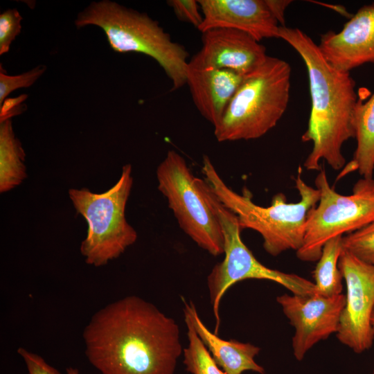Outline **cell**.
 Listing matches in <instances>:
<instances>
[{"label":"cell","instance_id":"obj_1","mask_svg":"<svg viewBox=\"0 0 374 374\" xmlns=\"http://www.w3.org/2000/svg\"><path fill=\"white\" fill-rule=\"evenodd\" d=\"M82 337L85 355L101 374H175L184 350L176 321L134 295L97 311Z\"/></svg>","mask_w":374,"mask_h":374},{"label":"cell","instance_id":"obj_2","mask_svg":"<svg viewBox=\"0 0 374 374\" xmlns=\"http://www.w3.org/2000/svg\"><path fill=\"white\" fill-rule=\"evenodd\" d=\"M278 34L301 57L308 74L312 105L301 139L312 142L313 146L304 167L319 171L324 159L334 170H341L346 165L341 148L355 135L353 116L358 100L355 80L349 72L330 64L318 44L301 30L280 26Z\"/></svg>","mask_w":374,"mask_h":374},{"label":"cell","instance_id":"obj_3","mask_svg":"<svg viewBox=\"0 0 374 374\" xmlns=\"http://www.w3.org/2000/svg\"><path fill=\"white\" fill-rule=\"evenodd\" d=\"M202 171L218 200L237 216L241 230L250 229L260 234L267 253L276 256L287 250L300 249L308 214L319 200V190L303 180L301 166L295 179L300 200L288 203L285 195L278 193L267 207L256 204L248 189L244 188L241 195L229 187L208 156L203 157Z\"/></svg>","mask_w":374,"mask_h":374},{"label":"cell","instance_id":"obj_4","mask_svg":"<svg viewBox=\"0 0 374 374\" xmlns=\"http://www.w3.org/2000/svg\"><path fill=\"white\" fill-rule=\"evenodd\" d=\"M75 25L79 28L89 25L100 27L116 52H135L153 58L172 81V89L186 84L188 51L147 14L102 0L91 2L80 12Z\"/></svg>","mask_w":374,"mask_h":374},{"label":"cell","instance_id":"obj_5","mask_svg":"<svg viewBox=\"0 0 374 374\" xmlns=\"http://www.w3.org/2000/svg\"><path fill=\"white\" fill-rule=\"evenodd\" d=\"M290 65L267 56L244 75L220 121L214 127L219 142L258 139L274 127L287 109Z\"/></svg>","mask_w":374,"mask_h":374},{"label":"cell","instance_id":"obj_6","mask_svg":"<svg viewBox=\"0 0 374 374\" xmlns=\"http://www.w3.org/2000/svg\"><path fill=\"white\" fill-rule=\"evenodd\" d=\"M132 184V166L126 164L118 181L105 192L96 193L85 188L69 190L77 213L88 224L80 248L88 265H105L136 241L137 233L125 218Z\"/></svg>","mask_w":374,"mask_h":374},{"label":"cell","instance_id":"obj_7","mask_svg":"<svg viewBox=\"0 0 374 374\" xmlns=\"http://www.w3.org/2000/svg\"><path fill=\"white\" fill-rule=\"evenodd\" d=\"M156 174L158 189L182 231L211 255L223 254L222 226L208 197L206 181L195 177L184 158L172 150L159 163Z\"/></svg>","mask_w":374,"mask_h":374},{"label":"cell","instance_id":"obj_8","mask_svg":"<svg viewBox=\"0 0 374 374\" xmlns=\"http://www.w3.org/2000/svg\"><path fill=\"white\" fill-rule=\"evenodd\" d=\"M206 190L220 222L224 238V258L213 267L207 276L209 298L215 319V334L220 326L221 300L226 291L238 282L246 279L267 280L278 283L294 294H316L314 282L262 264L242 240V230L237 216L222 204L208 184Z\"/></svg>","mask_w":374,"mask_h":374},{"label":"cell","instance_id":"obj_9","mask_svg":"<svg viewBox=\"0 0 374 374\" xmlns=\"http://www.w3.org/2000/svg\"><path fill=\"white\" fill-rule=\"evenodd\" d=\"M314 183L319 200L308 214L303 242L296 251L297 258L305 262L317 261L328 240L353 233L374 220V179L358 180L353 193L344 195L330 186L321 168Z\"/></svg>","mask_w":374,"mask_h":374},{"label":"cell","instance_id":"obj_10","mask_svg":"<svg viewBox=\"0 0 374 374\" xmlns=\"http://www.w3.org/2000/svg\"><path fill=\"white\" fill-rule=\"evenodd\" d=\"M338 266L346 287L337 337L353 352L370 349L374 339L371 319L374 308V264H368L342 250Z\"/></svg>","mask_w":374,"mask_h":374},{"label":"cell","instance_id":"obj_11","mask_svg":"<svg viewBox=\"0 0 374 374\" xmlns=\"http://www.w3.org/2000/svg\"><path fill=\"white\" fill-rule=\"evenodd\" d=\"M276 301L295 329L292 340L293 355L301 361L315 344L337 333L346 296L284 294L277 296Z\"/></svg>","mask_w":374,"mask_h":374},{"label":"cell","instance_id":"obj_12","mask_svg":"<svg viewBox=\"0 0 374 374\" xmlns=\"http://www.w3.org/2000/svg\"><path fill=\"white\" fill-rule=\"evenodd\" d=\"M318 46L326 61L343 72L374 64V3L359 8L339 32L321 35Z\"/></svg>","mask_w":374,"mask_h":374},{"label":"cell","instance_id":"obj_13","mask_svg":"<svg viewBox=\"0 0 374 374\" xmlns=\"http://www.w3.org/2000/svg\"><path fill=\"white\" fill-rule=\"evenodd\" d=\"M202 46L190 60L204 67L227 69L244 75L261 65L266 48L250 35L231 28L202 33Z\"/></svg>","mask_w":374,"mask_h":374},{"label":"cell","instance_id":"obj_14","mask_svg":"<svg viewBox=\"0 0 374 374\" xmlns=\"http://www.w3.org/2000/svg\"><path fill=\"white\" fill-rule=\"evenodd\" d=\"M203 21L202 33L215 28L243 31L260 42L279 38L280 25L265 0H199Z\"/></svg>","mask_w":374,"mask_h":374},{"label":"cell","instance_id":"obj_15","mask_svg":"<svg viewBox=\"0 0 374 374\" xmlns=\"http://www.w3.org/2000/svg\"><path fill=\"white\" fill-rule=\"evenodd\" d=\"M244 75L188 61L186 84L200 114L215 127L221 121Z\"/></svg>","mask_w":374,"mask_h":374},{"label":"cell","instance_id":"obj_16","mask_svg":"<svg viewBox=\"0 0 374 374\" xmlns=\"http://www.w3.org/2000/svg\"><path fill=\"white\" fill-rule=\"evenodd\" d=\"M184 312L188 315L198 336L226 374H242L248 371L265 373V368L255 361L260 350L258 346L234 339H221L206 326L192 301L184 300Z\"/></svg>","mask_w":374,"mask_h":374},{"label":"cell","instance_id":"obj_17","mask_svg":"<svg viewBox=\"0 0 374 374\" xmlns=\"http://www.w3.org/2000/svg\"><path fill=\"white\" fill-rule=\"evenodd\" d=\"M357 148L353 158L341 169L337 180L357 170L364 179H373L374 170V93L364 103L357 101L353 116Z\"/></svg>","mask_w":374,"mask_h":374},{"label":"cell","instance_id":"obj_18","mask_svg":"<svg viewBox=\"0 0 374 374\" xmlns=\"http://www.w3.org/2000/svg\"><path fill=\"white\" fill-rule=\"evenodd\" d=\"M26 154L11 119L0 123V192L10 191L26 178Z\"/></svg>","mask_w":374,"mask_h":374},{"label":"cell","instance_id":"obj_19","mask_svg":"<svg viewBox=\"0 0 374 374\" xmlns=\"http://www.w3.org/2000/svg\"><path fill=\"white\" fill-rule=\"evenodd\" d=\"M342 237L328 240L313 271L316 294L330 297L342 294L343 276L338 266L342 251Z\"/></svg>","mask_w":374,"mask_h":374},{"label":"cell","instance_id":"obj_20","mask_svg":"<svg viewBox=\"0 0 374 374\" xmlns=\"http://www.w3.org/2000/svg\"><path fill=\"white\" fill-rule=\"evenodd\" d=\"M188 345L184 348V364L190 374H226L217 364L211 353L195 331L192 321L184 313Z\"/></svg>","mask_w":374,"mask_h":374},{"label":"cell","instance_id":"obj_21","mask_svg":"<svg viewBox=\"0 0 374 374\" xmlns=\"http://www.w3.org/2000/svg\"><path fill=\"white\" fill-rule=\"evenodd\" d=\"M342 250L368 264H374V220L342 237Z\"/></svg>","mask_w":374,"mask_h":374},{"label":"cell","instance_id":"obj_22","mask_svg":"<svg viewBox=\"0 0 374 374\" xmlns=\"http://www.w3.org/2000/svg\"><path fill=\"white\" fill-rule=\"evenodd\" d=\"M46 66L39 65L33 69L17 75H10L5 73L0 65V106L7 96L14 90L29 87L45 72Z\"/></svg>","mask_w":374,"mask_h":374},{"label":"cell","instance_id":"obj_23","mask_svg":"<svg viewBox=\"0 0 374 374\" xmlns=\"http://www.w3.org/2000/svg\"><path fill=\"white\" fill-rule=\"evenodd\" d=\"M22 17L15 8L7 9L0 15V55L8 53L12 41L20 33Z\"/></svg>","mask_w":374,"mask_h":374},{"label":"cell","instance_id":"obj_24","mask_svg":"<svg viewBox=\"0 0 374 374\" xmlns=\"http://www.w3.org/2000/svg\"><path fill=\"white\" fill-rule=\"evenodd\" d=\"M168 4L179 20L190 23L197 28L202 24L203 15L198 1L170 0Z\"/></svg>","mask_w":374,"mask_h":374},{"label":"cell","instance_id":"obj_25","mask_svg":"<svg viewBox=\"0 0 374 374\" xmlns=\"http://www.w3.org/2000/svg\"><path fill=\"white\" fill-rule=\"evenodd\" d=\"M17 353L26 366L28 374H61L57 369L36 353L22 347L18 348Z\"/></svg>","mask_w":374,"mask_h":374},{"label":"cell","instance_id":"obj_26","mask_svg":"<svg viewBox=\"0 0 374 374\" xmlns=\"http://www.w3.org/2000/svg\"><path fill=\"white\" fill-rule=\"evenodd\" d=\"M27 98V95L22 94L14 98H6L0 106V123L11 119L12 116L20 114L26 109L21 104Z\"/></svg>","mask_w":374,"mask_h":374},{"label":"cell","instance_id":"obj_27","mask_svg":"<svg viewBox=\"0 0 374 374\" xmlns=\"http://www.w3.org/2000/svg\"><path fill=\"white\" fill-rule=\"evenodd\" d=\"M265 1L268 8L278 22L280 26H285V10L292 1L289 0H265Z\"/></svg>","mask_w":374,"mask_h":374},{"label":"cell","instance_id":"obj_28","mask_svg":"<svg viewBox=\"0 0 374 374\" xmlns=\"http://www.w3.org/2000/svg\"><path fill=\"white\" fill-rule=\"evenodd\" d=\"M66 374H80L78 369L73 367H69L66 370Z\"/></svg>","mask_w":374,"mask_h":374},{"label":"cell","instance_id":"obj_29","mask_svg":"<svg viewBox=\"0 0 374 374\" xmlns=\"http://www.w3.org/2000/svg\"><path fill=\"white\" fill-rule=\"evenodd\" d=\"M371 322L372 327L374 329V308H373L372 314H371Z\"/></svg>","mask_w":374,"mask_h":374},{"label":"cell","instance_id":"obj_30","mask_svg":"<svg viewBox=\"0 0 374 374\" xmlns=\"http://www.w3.org/2000/svg\"><path fill=\"white\" fill-rule=\"evenodd\" d=\"M372 374H374V371H373Z\"/></svg>","mask_w":374,"mask_h":374}]
</instances>
